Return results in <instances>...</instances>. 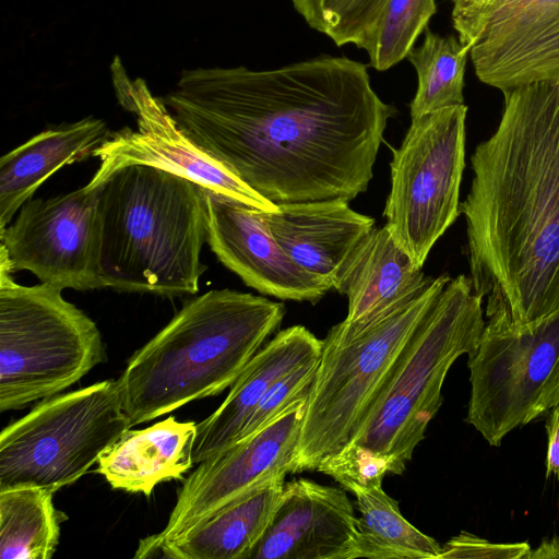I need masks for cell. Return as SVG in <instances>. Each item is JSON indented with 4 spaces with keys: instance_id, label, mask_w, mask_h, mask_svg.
Instances as JSON below:
<instances>
[{
    "instance_id": "1",
    "label": "cell",
    "mask_w": 559,
    "mask_h": 559,
    "mask_svg": "<svg viewBox=\"0 0 559 559\" xmlns=\"http://www.w3.org/2000/svg\"><path fill=\"white\" fill-rule=\"evenodd\" d=\"M163 100L198 145L275 204L365 192L395 112L366 64L328 55L270 70H183Z\"/></svg>"
},
{
    "instance_id": "2",
    "label": "cell",
    "mask_w": 559,
    "mask_h": 559,
    "mask_svg": "<svg viewBox=\"0 0 559 559\" xmlns=\"http://www.w3.org/2000/svg\"><path fill=\"white\" fill-rule=\"evenodd\" d=\"M502 93L500 121L471 156L460 212L487 319L527 323L559 309V80Z\"/></svg>"
},
{
    "instance_id": "3",
    "label": "cell",
    "mask_w": 559,
    "mask_h": 559,
    "mask_svg": "<svg viewBox=\"0 0 559 559\" xmlns=\"http://www.w3.org/2000/svg\"><path fill=\"white\" fill-rule=\"evenodd\" d=\"M284 316L282 302L227 288L187 301L118 379L131 427L231 386Z\"/></svg>"
},
{
    "instance_id": "4",
    "label": "cell",
    "mask_w": 559,
    "mask_h": 559,
    "mask_svg": "<svg viewBox=\"0 0 559 559\" xmlns=\"http://www.w3.org/2000/svg\"><path fill=\"white\" fill-rule=\"evenodd\" d=\"M93 188L103 288L170 298L198 293L206 270L205 188L144 164L117 168Z\"/></svg>"
},
{
    "instance_id": "5",
    "label": "cell",
    "mask_w": 559,
    "mask_h": 559,
    "mask_svg": "<svg viewBox=\"0 0 559 559\" xmlns=\"http://www.w3.org/2000/svg\"><path fill=\"white\" fill-rule=\"evenodd\" d=\"M484 311V299L469 277L451 278L344 449L380 461L389 474H402L442 404L448 371L459 357L475 352L486 323Z\"/></svg>"
},
{
    "instance_id": "6",
    "label": "cell",
    "mask_w": 559,
    "mask_h": 559,
    "mask_svg": "<svg viewBox=\"0 0 559 559\" xmlns=\"http://www.w3.org/2000/svg\"><path fill=\"white\" fill-rule=\"evenodd\" d=\"M452 277H432L367 325L344 321L322 340L305 408L295 473L317 471L353 439L404 346Z\"/></svg>"
},
{
    "instance_id": "7",
    "label": "cell",
    "mask_w": 559,
    "mask_h": 559,
    "mask_svg": "<svg viewBox=\"0 0 559 559\" xmlns=\"http://www.w3.org/2000/svg\"><path fill=\"white\" fill-rule=\"evenodd\" d=\"M0 250V412L59 394L107 360L96 323L46 284L14 282Z\"/></svg>"
},
{
    "instance_id": "8",
    "label": "cell",
    "mask_w": 559,
    "mask_h": 559,
    "mask_svg": "<svg viewBox=\"0 0 559 559\" xmlns=\"http://www.w3.org/2000/svg\"><path fill=\"white\" fill-rule=\"evenodd\" d=\"M130 428L118 380L45 399L0 433V490L56 492L86 474Z\"/></svg>"
},
{
    "instance_id": "9",
    "label": "cell",
    "mask_w": 559,
    "mask_h": 559,
    "mask_svg": "<svg viewBox=\"0 0 559 559\" xmlns=\"http://www.w3.org/2000/svg\"><path fill=\"white\" fill-rule=\"evenodd\" d=\"M466 115L460 105L412 119L393 152L384 226L418 267L461 214Z\"/></svg>"
},
{
    "instance_id": "10",
    "label": "cell",
    "mask_w": 559,
    "mask_h": 559,
    "mask_svg": "<svg viewBox=\"0 0 559 559\" xmlns=\"http://www.w3.org/2000/svg\"><path fill=\"white\" fill-rule=\"evenodd\" d=\"M471 395L465 421L492 447L526 425L559 361V309L527 323L489 318L467 356Z\"/></svg>"
},
{
    "instance_id": "11",
    "label": "cell",
    "mask_w": 559,
    "mask_h": 559,
    "mask_svg": "<svg viewBox=\"0 0 559 559\" xmlns=\"http://www.w3.org/2000/svg\"><path fill=\"white\" fill-rule=\"evenodd\" d=\"M307 399H297L263 428L202 461L183 480L165 527L141 539L133 557H154L163 545L273 476L294 474Z\"/></svg>"
},
{
    "instance_id": "12",
    "label": "cell",
    "mask_w": 559,
    "mask_h": 559,
    "mask_svg": "<svg viewBox=\"0 0 559 559\" xmlns=\"http://www.w3.org/2000/svg\"><path fill=\"white\" fill-rule=\"evenodd\" d=\"M112 83L120 105L132 112L136 130L124 127L109 134L93 154L100 165L90 182L93 188L126 165L144 164L165 169L207 190L237 199L266 213L278 210L225 165L198 145L178 124L163 98L152 94L143 79L131 81L118 57L111 64Z\"/></svg>"
},
{
    "instance_id": "13",
    "label": "cell",
    "mask_w": 559,
    "mask_h": 559,
    "mask_svg": "<svg viewBox=\"0 0 559 559\" xmlns=\"http://www.w3.org/2000/svg\"><path fill=\"white\" fill-rule=\"evenodd\" d=\"M16 214L0 231V250L14 272L29 271L41 284L62 290L103 288L96 188L31 199Z\"/></svg>"
},
{
    "instance_id": "14",
    "label": "cell",
    "mask_w": 559,
    "mask_h": 559,
    "mask_svg": "<svg viewBox=\"0 0 559 559\" xmlns=\"http://www.w3.org/2000/svg\"><path fill=\"white\" fill-rule=\"evenodd\" d=\"M452 23L483 83L559 80V0H487Z\"/></svg>"
},
{
    "instance_id": "15",
    "label": "cell",
    "mask_w": 559,
    "mask_h": 559,
    "mask_svg": "<svg viewBox=\"0 0 559 559\" xmlns=\"http://www.w3.org/2000/svg\"><path fill=\"white\" fill-rule=\"evenodd\" d=\"M207 243L255 290L283 300L318 302L330 287L297 265L273 237L264 212L205 189Z\"/></svg>"
},
{
    "instance_id": "16",
    "label": "cell",
    "mask_w": 559,
    "mask_h": 559,
    "mask_svg": "<svg viewBox=\"0 0 559 559\" xmlns=\"http://www.w3.org/2000/svg\"><path fill=\"white\" fill-rule=\"evenodd\" d=\"M357 516L344 489L286 481L272 520L248 559H354Z\"/></svg>"
},
{
    "instance_id": "17",
    "label": "cell",
    "mask_w": 559,
    "mask_h": 559,
    "mask_svg": "<svg viewBox=\"0 0 559 559\" xmlns=\"http://www.w3.org/2000/svg\"><path fill=\"white\" fill-rule=\"evenodd\" d=\"M277 205L276 212H264L273 237L297 265L333 288L346 260L374 228V219L344 199Z\"/></svg>"
},
{
    "instance_id": "18",
    "label": "cell",
    "mask_w": 559,
    "mask_h": 559,
    "mask_svg": "<svg viewBox=\"0 0 559 559\" xmlns=\"http://www.w3.org/2000/svg\"><path fill=\"white\" fill-rule=\"evenodd\" d=\"M321 349L322 340L302 325L277 332L231 384L218 408L197 424L193 463L233 445L270 388L293 369L319 358Z\"/></svg>"
},
{
    "instance_id": "19",
    "label": "cell",
    "mask_w": 559,
    "mask_h": 559,
    "mask_svg": "<svg viewBox=\"0 0 559 559\" xmlns=\"http://www.w3.org/2000/svg\"><path fill=\"white\" fill-rule=\"evenodd\" d=\"M421 269L385 226L373 228L346 260L333 286L348 300L343 321L353 328L367 325L413 297L431 278Z\"/></svg>"
},
{
    "instance_id": "20",
    "label": "cell",
    "mask_w": 559,
    "mask_h": 559,
    "mask_svg": "<svg viewBox=\"0 0 559 559\" xmlns=\"http://www.w3.org/2000/svg\"><path fill=\"white\" fill-rule=\"evenodd\" d=\"M109 134L103 119L86 117L47 129L5 153L0 158V231L53 173L93 156Z\"/></svg>"
},
{
    "instance_id": "21",
    "label": "cell",
    "mask_w": 559,
    "mask_h": 559,
    "mask_svg": "<svg viewBox=\"0 0 559 559\" xmlns=\"http://www.w3.org/2000/svg\"><path fill=\"white\" fill-rule=\"evenodd\" d=\"M194 421L174 416L139 430L129 429L98 460L97 472L114 488L150 496L170 479H182L193 465Z\"/></svg>"
},
{
    "instance_id": "22",
    "label": "cell",
    "mask_w": 559,
    "mask_h": 559,
    "mask_svg": "<svg viewBox=\"0 0 559 559\" xmlns=\"http://www.w3.org/2000/svg\"><path fill=\"white\" fill-rule=\"evenodd\" d=\"M286 474L275 475L224 507L185 536L163 545L154 557L248 559L280 502Z\"/></svg>"
},
{
    "instance_id": "23",
    "label": "cell",
    "mask_w": 559,
    "mask_h": 559,
    "mask_svg": "<svg viewBox=\"0 0 559 559\" xmlns=\"http://www.w3.org/2000/svg\"><path fill=\"white\" fill-rule=\"evenodd\" d=\"M345 490L354 493L359 512L354 559L440 558L442 546L402 515L399 502L384 492L382 481L353 484Z\"/></svg>"
},
{
    "instance_id": "24",
    "label": "cell",
    "mask_w": 559,
    "mask_h": 559,
    "mask_svg": "<svg viewBox=\"0 0 559 559\" xmlns=\"http://www.w3.org/2000/svg\"><path fill=\"white\" fill-rule=\"evenodd\" d=\"M53 491L40 487L0 490V558L50 559L67 515L53 504Z\"/></svg>"
},
{
    "instance_id": "25",
    "label": "cell",
    "mask_w": 559,
    "mask_h": 559,
    "mask_svg": "<svg viewBox=\"0 0 559 559\" xmlns=\"http://www.w3.org/2000/svg\"><path fill=\"white\" fill-rule=\"evenodd\" d=\"M468 49L453 35L442 36L426 28L420 46L407 60L414 67L418 86L409 104L416 119L440 109L464 105V74Z\"/></svg>"
},
{
    "instance_id": "26",
    "label": "cell",
    "mask_w": 559,
    "mask_h": 559,
    "mask_svg": "<svg viewBox=\"0 0 559 559\" xmlns=\"http://www.w3.org/2000/svg\"><path fill=\"white\" fill-rule=\"evenodd\" d=\"M314 31L337 47L370 49L388 0H289Z\"/></svg>"
},
{
    "instance_id": "27",
    "label": "cell",
    "mask_w": 559,
    "mask_h": 559,
    "mask_svg": "<svg viewBox=\"0 0 559 559\" xmlns=\"http://www.w3.org/2000/svg\"><path fill=\"white\" fill-rule=\"evenodd\" d=\"M436 11V0H388L367 51L369 66L386 71L404 60Z\"/></svg>"
},
{
    "instance_id": "28",
    "label": "cell",
    "mask_w": 559,
    "mask_h": 559,
    "mask_svg": "<svg viewBox=\"0 0 559 559\" xmlns=\"http://www.w3.org/2000/svg\"><path fill=\"white\" fill-rule=\"evenodd\" d=\"M318 358L293 369L278 379L266 392L248 418L236 442L266 426L297 399L309 393Z\"/></svg>"
},
{
    "instance_id": "29",
    "label": "cell",
    "mask_w": 559,
    "mask_h": 559,
    "mask_svg": "<svg viewBox=\"0 0 559 559\" xmlns=\"http://www.w3.org/2000/svg\"><path fill=\"white\" fill-rule=\"evenodd\" d=\"M531 546L525 543H492L467 532H461L442 546L439 559H526Z\"/></svg>"
},
{
    "instance_id": "30",
    "label": "cell",
    "mask_w": 559,
    "mask_h": 559,
    "mask_svg": "<svg viewBox=\"0 0 559 559\" xmlns=\"http://www.w3.org/2000/svg\"><path fill=\"white\" fill-rule=\"evenodd\" d=\"M546 478L550 475H555L559 478V405L549 409L546 421Z\"/></svg>"
},
{
    "instance_id": "31",
    "label": "cell",
    "mask_w": 559,
    "mask_h": 559,
    "mask_svg": "<svg viewBox=\"0 0 559 559\" xmlns=\"http://www.w3.org/2000/svg\"><path fill=\"white\" fill-rule=\"evenodd\" d=\"M557 405H559V361L544 385L540 396L527 418V424Z\"/></svg>"
},
{
    "instance_id": "32",
    "label": "cell",
    "mask_w": 559,
    "mask_h": 559,
    "mask_svg": "<svg viewBox=\"0 0 559 559\" xmlns=\"http://www.w3.org/2000/svg\"><path fill=\"white\" fill-rule=\"evenodd\" d=\"M526 559H559V536L542 542V544L531 549Z\"/></svg>"
},
{
    "instance_id": "33",
    "label": "cell",
    "mask_w": 559,
    "mask_h": 559,
    "mask_svg": "<svg viewBox=\"0 0 559 559\" xmlns=\"http://www.w3.org/2000/svg\"><path fill=\"white\" fill-rule=\"evenodd\" d=\"M452 1V20L457 19L469 11L481 5L487 0H451Z\"/></svg>"
}]
</instances>
